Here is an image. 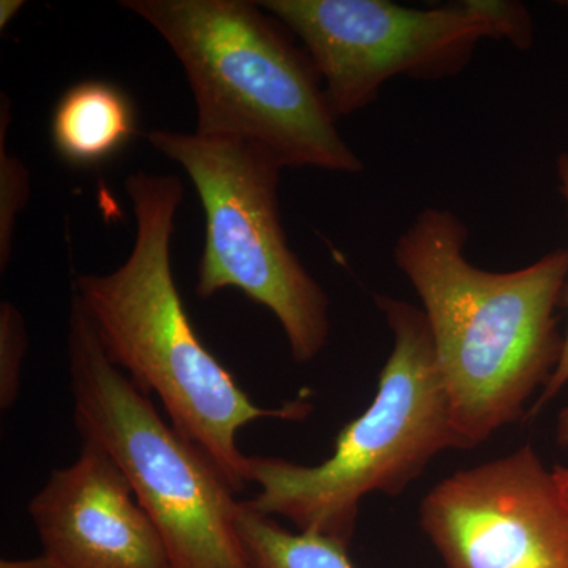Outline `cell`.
<instances>
[{
    "label": "cell",
    "mask_w": 568,
    "mask_h": 568,
    "mask_svg": "<svg viewBox=\"0 0 568 568\" xmlns=\"http://www.w3.org/2000/svg\"><path fill=\"white\" fill-rule=\"evenodd\" d=\"M7 95L0 108V272L6 274L13 250L14 226L31 197V174L18 156L6 151L11 115Z\"/></svg>",
    "instance_id": "7c38bea8"
},
{
    "label": "cell",
    "mask_w": 568,
    "mask_h": 568,
    "mask_svg": "<svg viewBox=\"0 0 568 568\" xmlns=\"http://www.w3.org/2000/svg\"><path fill=\"white\" fill-rule=\"evenodd\" d=\"M0 568H59L54 560L47 555L37 556L32 559H3Z\"/></svg>",
    "instance_id": "9a60e30c"
},
{
    "label": "cell",
    "mask_w": 568,
    "mask_h": 568,
    "mask_svg": "<svg viewBox=\"0 0 568 568\" xmlns=\"http://www.w3.org/2000/svg\"><path fill=\"white\" fill-rule=\"evenodd\" d=\"M420 525L447 568H568V495L530 446L444 478Z\"/></svg>",
    "instance_id": "ba28073f"
},
{
    "label": "cell",
    "mask_w": 568,
    "mask_h": 568,
    "mask_svg": "<svg viewBox=\"0 0 568 568\" xmlns=\"http://www.w3.org/2000/svg\"><path fill=\"white\" fill-rule=\"evenodd\" d=\"M125 189L136 219L132 252L111 274L78 276L73 295L112 364L144 394L155 392L174 428L215 463L234 493L242 491L248 457L237 446L239 432L260 418L304 420L312 405H254L194 332L171 264L181 179L138 171Z\"/></svg>",
    "instance_id": "7a4b0ae2"
},
{
    "label": "cell",
    "mask_w": 568,
    "mask_h": 568,
    "mask_svg": "<svg viewBox=\"0 0 568 568\" xmlns=\"http://www.w3.org/2000/svg\"><path fill=\"white\" fill-rule=\"evenodd\" d=\"M304 43L336 118L365 110L396 77H454L484 40L532 43V20L511 0L409 9L388 0H261Z\"/></svg>",
    "instance_id": "52a82bcc"
},
{
    "label": "cell",
    "mask_w": 568,
    "mask_h": 568,
    "mask_svg": "<svg viewBox=\"0 0 568 568\" xmlns=\"http://www.w3.org/2000/svg\"><path fill=\"white\" fill-rule=\"evenodd\" d=\"M552 474H555L556 480L559 481L560 487H562L564 491L568 495V466L555 467Z\"/></svg>",
    "instance_id": "ac0fdd59"
},
{
    "label": "cell",
    "mask_w": 568,
    "mask_h": 568,
    "mask_svg": "<svg viewBox=\"0 0 568 568\" xmlns=\"http://www.w3.org/2000/svg\"><path fill=\"white\" fill-rule=\"evenodd\" d=\"M29 514L59 568H173L129 478L93 440L82 439L77 462L51 474Z\"/></svg>",
    "instance_id": "9c48e42d"
},
{
    "label": "cell",
    "mask_w": 568,
    "mask_h": 568,
    "mask_svg": "<svg viewBox=\"0 0 568 568\" xmlns=\"http://www.w3.org/2000/svg\"><path fill=\"white\" fill-rule=\"evenodd\" d=\"M73 417L82 439L100 444L159 529L173 568H250L235 529L239 500L222 470L166 425L148 394L104 353L77 295L69 336Z\"/></svg>",
    "instance_id": "5b68a950"
},
{
    "label": "cell",
    "mask_w": 568,
    "mask_h": 568,
    "mask_svg": "<svg viewBox=\"0 0 568 568\" xmlns=\"http://www.w3.org/2000/svg\"><path fill=\"white\" fill-rule=\"evenodd\" d=\"M466 224L425 207L399 235L395 264L422 305L463 450L526 417V405L558 368V310L567 302L568 250L514 272L466 257Z\"/></svg>",
    "instance_id": "6da1fadb"
},
{
    "label": "cell",
    "mask_w": 568,
    "mask_h": 568,
    "mask_svg": "<svg viewBox=\"0 0 568 568\" xmlns=\"http://www.w3.org/2000/svg\"><path fill=\"white\" fill-rule=\"evenodd\" d=\"M28 332L20 310L0 304V407L9 410L21 390L22 362L28 353Z\"/></svg>",
    "instance_id": "4fadbf2b"
},
{
    "label": "cell",
    "mask_w": 568,
    "mask_h": 568,
    "mask_svg": "<svg viewBox=\"0 0 568 568\" xmlns=\"http://www.w3.org/2000/svg\"><path fill=\"white\" fill-rule=\"evenodd\" d=\"M145 138L181 164L203 203L197 297L242 291L274 313L297 364L315 361L331 334L328 297L287 244L278 204L283 164L250 141L173 130H152Z\"/></svg>",
    "instance_id": "8992f818"
},
{
    "label": "cell",
    "mask_w": 568,
    "mask_h": 568,
    "mask_svg": "<svg viewBox=\"0 0 568 568\" xmlns=\"http://www.w3.org/2000/svg\"><path fill=\"white\" fill-rule=\"evenodd\" d=\"M134 133L132 100L108 81L77 82L59 99L52 114V144L74 166L106 162L129 144Z\"/></svg>",
    "instance_id": "30bf717a"
},
{
    "label": "cell",
    "mask_w": 568,
    "mask_h": 568,
    "mask_svg": "<svg viewBox=\"0 0 568 568\" xmlns=\"http://www.w3.org/2000/svg\"><path fill=\"white\" fill-rule=\"evenodd\" d=\"M24 7L22 0H2L0 2V29H6L14 20L20 10Z\"/></svg>",
    "instance_id": "2e32d148"
},
{
    "label": "cell",
    "mask_w": 568,
    "mask_h": 568,
    "mask_svg": "<svg viewBox=\"0 0 568 568\" xmlns=\"http://www.w3.org/2000/svg\"><path fill=\"white\" fill-rule=\"evenodd\" d=\"M182 63L201 136L263 145L283 168L358 174L364 162L336 129L304 47L257 2L122 0Z\"/></svg>",
    "instance_id": "3957f363"
},
{
    "label": "cell",
    "mask_w": 568,
    "mask_h": 568,
    "mask_svg": "<svg viewBox=\"0 0 568 568\" xmlns=\"http://www.w3.org/2000/svg\"><path fill=\"white\" fill-rule=\"evenodd\" d=\"M376 304L394 334V349L375 399L339 432L332 457L316 466L248 457L246 465L248 484L261 488L246 506L345 547L365 496L399 495L440 452L459 448L424 310L387 295H377Z\"/></svg>",
    "instance_id": "277c9868"
},
{
    "label": "cell",
    "mask_w": 568,
    "mask_h": 568,
    "mask_svg": "<svg viewBox=\"0 0 568 568\" xmlns=\"http://www.w3.org/2000/svg\"><path fill=\"white\" fill-rule=\"evenodd\" d=\"M558 175L560 193H562L564 200H566L568 209V151L564 152L558 159ZM567 305H568V293H567ZM568 384V328L567 334L564 336V349L560 355L558 368L549 377L547 386L544 387L540 396L536 403H534L532 409L529 410V416H537L538 410L541 407L547 406L556 395L562 390L564 386Z\"/></svg>",
    "instance_id": "5bb4252c"
},
{
    "label": "cell",
    "mask_w": 568,
    "mask_h": 568,
    "mask_svg": "<svg viewBox=\"0 0 568 568\" xmlns=\"http://www.w3.org/2000/svg\"><path fill=\"white\" fill-rule=\"evenodd\" d=\"M556 440L560 447H568V406L560 410L558 426H556Z\"/></svg>",
    "instance_id": "e0dca14e"
},
{
    "label": "cell",
    "mask_w": 568,
    "mask_h": 568,
    "mask_svg": "<svg viewBox=\"0 0 568 568\" xmlns=\"http://www.w3.org/2000/svg\"><path fill=\"white\" fill-rule=\"evenodd\" d=\"M235 529L250 568H354L347 547L313 532L294 534L239 503Z\"/></svg>",
    "instance_id": "8fae6325"
}]
</instances>
